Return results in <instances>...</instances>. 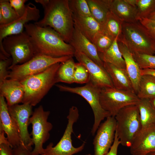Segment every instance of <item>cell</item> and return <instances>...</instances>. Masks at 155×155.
<instances>
[{
  "instance_id": "cb8c5ba5",
  "label": "cell",
  "mask_w": 155,
  "mask_h": 155,
  "mask_svg": "<svg viewBox=\"0 0 155 155\" xmlns=\"http://www.w3.org/2000/svg\"><path fill=\"white\" fill-rule=\"evenodd\" d=\"M137 105L139 112L141 130L155 128V110L149 99H140Z\"/></svg>"
},
{
  "instance_id": "44dd1931",
  "label": "cell",
  "mask_w": 155,
  "mask_h": 155,
  "mask_svg": "<svg viewBox=\"0 0 155 155\" xmlns=\"http://www.w3.org/2000/svg\"><path fill=\"white\" fill-rule=\"evenodd\" d=\"M104 67L109 75L115 88L135 92L125 69L119 68L105 62H104Z\"/></svg>"
},
{
  "instance_id": "5b68a950",
  "label": "cell",
  "mask_w": 155,
  "mask_h": 155,
  "mask_svg": "<svg viewBox=\"0 0 155 155\" xmlns=\"http://www.w3.org/2000/svg\"><path fill=\"white\" fill-rule=\"evenodd\" d=\"M116 121V133L123 146L130 147L142 129L139 112L137 104L126 106L115 117Z\"/></svg>"
},
{
  "instance_id": "7402d4cb",
  "label": "cell",
  "mask_w": 155,
  "mask_h": 155,
  "mask_svg": "<svg viewBox=\"0 0 155 155\" xmlns=\"http://www.w3.org/2000/svg\"><path fill=\"white\" fill-rule=\"evenodd\" d=\"M73 16L74 26L92 43L96 34L103 31L102 26L92 16Z\"/></svg>"
},
{
  "instance_id": "2e32d148",
  "label": "cell",
  "mask_w": 155,
  "mask_h": 155,
  "mask_svg": "<svg viewBox=\"0 0 155 155\" xmlns=\"http://www.w3.org/2000/svg\"><path fill=\"white\" fill-rule=\"evenodd\" d=\"M5 98L0 95V129L7 135V138L12 148L21 144L20 133L18 127L11 117Z\"/></svg>"
},
{
  "instance_id": "836d02e7",
  "label": "cell",
  "mask_w": 155,
  "mask_h": 155,
  "mask_svg": "<svg viewBox=\"0 0 155 155\" xmlns=\"http://www.w3.org/2000/svg\"><path fill=\"white\" fill-rule=\"evenodd\" d=\"M69 1L73 14L83 16H91L86 0H69Z\"/></svg>"
},
{
  "instance_id": "4dcf8cb0",
  "label": "cell",
  "mask_w": 155,
  "mask_h": 155,
  "mask_svg": "<svg viewBox=\"0 0 155 155\" xmlns=\"http://www.w3.org/2000/svg\"><path fill=\"white\" fill-rule=\"evenodd\" d=\"M136 1L138 21L147 18L155 11V0H136Z\"/></svg>"
},
{
  "instance_id": "e0dca14e",
  "label": "cell",
  "mask_w": 155,
  "mask_h": 155,
  "mask_svg": "<svg viewBox=\"0 0 155 155\" xmlns=\"http://www.w3.org/2000/svg\"><path fill=\"white\" fill-rule=\"evenodd\" d=\"M69 44L75 51L83 53L99 66L104 67V62L100 58L95 45L75 26L72 36Z\"/></svg>"
},
{
  "instance_id": "74e56055",
  "label": "cell",
  "mask_w": 155,
  "mask_h": 155,
  "mask_svg": "<svg viewBox=\"0 0 155 155\" xmlns=\"http://www.w3.org/2000/svg\"><path fill=\"white\" fill-rule=\"evenodd\" d=\"M139 22L145 28L155 42V20L146 18L141 20Z\"/></svg>"
},
{
  "instance_id": "5bb4252c",
  "label": "cell",
  "mask_w": 155,
  "mask_h": 155,
  "mask_svg": "<svg viewBox=\"0 0 155 155\" xmlns=\"http://www.w3.org/2000/svg\"><path fill=\"white\" fill-rule=\"evenodd\" d=\"M8 106L9 114L18 128L21 144L32 147L34 145L28 128L30 124V119L33 112V106L28 104L22 103Z\"/></svg>"
},
{
  "instance_id": "7dc6e473",
  "label": "cell",
  "mask_w": 155,
  "mask_h": 155,
  "mask_svg": "<svg viewBox=\"0 0 155 155\" xmlns=\"http://www.w3.org/2000/svg\"><path fill=\"white\" fill-rule=\"evenodd\" d=\"M147 155H155V151L150 152L148 153Z\"/></svg>"
},
{
  "instance_id": "d4e9b609",
  "label": "cell",
  "mask_w": 155,
  "mask_h": 155,
  "mask_svg": "<svg viewBox=\"0 0 155 155\" xmlns=\"http://www.w3.org/2000/svg\"><path fill=\"white\" fill-rule=\"evenodd\" d=\"M91 16L102 26L110 11L112 0H86Z\"/></svg>"
},
{
  "instance_id": "e575fe53",
  "label": "cell",
  "mask_w": 155,
  "mask_h": 155,
  "mask_svg": "<svg viewBox=\"0 0 155 155\" xmlns=\"http://www.w3.org/2000/svg\"><path fill=\"white\" fill-rule=\"evenodd\" d=\"M90 80V75L86 68L80 63H75L73 82L80 84H87Z\"/></svg>"
},
{
  "instance_id": "b9f144b4",
  "label": "cell",
  "mask_w": 155,
  "mask_h": 155,
  "mask_svg": "<svg viewBox=\"0 0 155 155\" xmlns=\"http://www.w3.org/2000/svg\"><path fill=\"white\" fill-rule=\"evenodd\" d=\"M5 133L4 131L0 129V144L4 143L10 146L7 138L5 137Z\"/></svg>"
},
{
  "instance_id": "1f68e13d",
  "label": "cell",
  "mask_w": 155,
  "mask_h": 155,
  "mask_svg": "<svg viewBox=\"0 0 155 155\" xmlns=\"http://www.w3.org/2000/svg\"><path fill=\"white\" fill-rule=\"evenodd\" d=\"M0 12L3 15V24L11 22L19 18L11 5L9 0H0Z\"/></svg>"
},
{
  "instance_id": "ffe728a7",
  "label": "cell",
  "mask_w": 155,
  "mask_h": 155,
  "mask_svg": "<svg viewBox=\"0 0 155 155\" xmlns=\"http://www.w3.org/2000/svg\"><path fill=\"white\" fill-rule=\"evenodd\" d=\"M118 43L125 62L126 69L136 94L141 76V69L135 60L132 53L127 47L122 42L118 41Z\"/></svg>"
},
{
  "instance_id": "603a6c76",
  "label": "cell",
  "mask_w": 155,
  "mask_h": 155,
  "mask_svg": "<svg viewBox=\"0 0 155 155\" xmlns=\"http://www.w3.org/2000/svg\"><path fill=\"white\" fill-rule=\"evenodd\" d=\"M110 10L123 22L132 23L139 21L137 7L129 4L125 0H112Z\"/></svg>"
},
{
  "instance_id": "ee69618b",
  "label": "cell",
  "mask_w": 155,
  "mask_h": 155,
  "mask_svg": "<svg viewBox=\"0 0 155 155\" xmlns=\"http://www.w3.org/2000/svg\"><path fill=\"white\" fill-rule=\"evenodd\" d=\"M129 4L134 6L136 7V0H125Z\"/></svg>"
},
{
  "instance_id": "f1b7e54d",
  "label": "cell",
  "mask_w": 155,
  "mask_h": 155,
  "mask_svg": "<svg viewBox=\"0 0 155 155\" xmlns=\"http://www.w3.org/2000/svg\"><path fill=\"white\" fill-rule=\"evenodd\" d=\"M75 63L73 57L61 63L56 74V82L71 84L73 82V75Z\"/></svg>"
},
{
  "instance_id": "60d3db41",
  "label": "cell",
  "mask_w": 155,
  "mask_h": 155,
  "mask_svg": "<svg viewBox=\"0 0 155 155\" xmlns=\"http://www.w3.org/2000/svg\"><path fill=\"white\" fill-rule=\"evenodd\" d=\"M0 155H13L12 148L8 144H0Z\"/></svg>"
},
{
  "instance_id": "4fadbf2b",
  "label": "cell",
  "mask_w": 155,
  "mask_h": 155,
  "mask_svg": "<svg viewBox=\"0 0 155 155\" xmlns=\"http://www.w3.org/2000/svg\"><path fill=\"white\" fill-rule=\"evenodd\" d=\"M116 125L115 117L112 116L100 123L93 140L94 155H104L109 151L114 142Z\"/></svg>"
},
{
  "instance_id": "277c9868",
  "label": "cell",
  "mask_w": 155,
  "mask_h": 155,
  "mask_svg": "<svg viewBox=\"0 0 155 155\" xmlns=\"http://www.w3.org/2000/svg\"><path fill=\"white\" fill-rule=\"evenodd\" d=\"M117 41L124 44L132 53L155 54V42L139 21L123 22L121 36Z\"/></svg>"
},
{
  "instance_id": "9c48e42d",
  "label": "cell",
  "mask_w": 155,
  "mask_h": 155,
  "mask_svg": "<svg viewBox=\"0 0 155 155\" xmlns=\"http://www.w3.org/2000/svg\"><path fill=\"white\" fill-rule=\"evenodd\" d=\"M99 100L102 108L111 116L115 117L121 109L127 106L137 104L140 99L134 92L114 87L101 89Z\"/></svg>"
},
{
  "instance_id": "ab89813d",
  "label": "cell",
  "mask_w": 155,
  "mask_h": 155,
  "mask_svg": "<svg viewBox=\"0 0 155 155\" xmlns=\"http://www.w3.org/2000/svg\"><path fill=\"white\" fill-rule=\"evenodd\" d=\"M120 144V142L115 132L113 144L109 151L104 155H117L118 148Z\"/></svg>"
},
{
  "instance_id": "8fae6325",
  "label": "cell",
  "mask_w": 155,
  "mask_h": 155,
  "mask_svg": "<svg viewBox=\"0 0 155 155\" xmlns=\"http://www.w3.org/2000/svg\"><path fill=\"white\" fill-rule=\"evenodd\" d=\"M79 117V111L74 106L70 108L67 117L68 123L64 134L58 143L54 146L51 142L44 148L41 155H73L82 151L84 149L85 143L78 147L72 145L71 135L73 132V126Z\"/></svg>"
},
{
  "instance_id": "8992f818",
  "label": "cell",
  "mask_w": 155,
  "mask_h": 155,
  "mask_svg": "<svg viewBox=\"0 0 155 155\" xmlns=\"http://www.w3.org/2000/svg\"><path fill=\"white\" fill-rule=\"evenodd\" d=\"M56 86L60 91L78 94L88 102L92 109L94 116V123L91 131L92 135L95 134L101 122L111 116L108 112L102 108L100 104L99 95L101 88L90 82L81 87H72L60 84Z\"/></svg>"
},
{
  "instance_id": "8d00e7d4",
  "label": "cell",
  "mask_w": 155,
  "mask_h": 155,
  "mask_svg": "<svg viewBox=\"0 0 155 155\" xmlns=\"http://www.w3.org/2000/svg\"><path fill=\"white\" fill-rule=\"evenodd\" d=\"M26 0H9V2L17 15L20 17L23 15L25 11Z\"/></svg>"
},
{
  "instance_id": "c3c4849f",
  "label": "cell",
  "mask_w": 155,
  "mask_h": 155,
  "mask_svg": "<svg viewBox=\"0 0 155 155\" xmlns=\"http://www.w3.org/2000/svg\"><path fill=\"white\" fill-rule=\"evenodd\" d=\"M86 155H91L90 154H86Z\"/></svg>"
},
{
  "instance_id": "6da1fadb",
  "label": "cell",
  "mask_w": 155,
  "mask_h": 155,
  "mask_svg": "<svg viewBox=\"0 0 155 155\" xmlns=\"http://www.w3.org/2000/svg\"><path fill=\"white\" fill-rule=\"evenodd\" d=\"M44 10L42 19L34 23L41 27H50L57 32L66 43L72 36L74 24L69 0H35Z\"/></svg>"
},
{
  "instance_id": "4316f807",
  "label": "cell",
  "mask_w": 155,
  "mask_h": 155,
  "mask_svg": "<svg viewBox=\"0 0 155 155\" xmlns=\"http://www.w3.org/2000/svg\"><path fill=\"white\" fill-rule=\"evenodd\" d=\"M123 22L111 11L108 13L105 21L102 25L103 31L113 38H120Z\"/></svg>"
},
{
  "instance_id": "83f0119b",
  "label": "cell",
  "mask_w": 155,
  "mask_h": 155,
  "mask_svg": "<svg viewBox=\"0 0 155 155\" xmlns=\"http://www.w3.org/2000/svg\"><path fill=\"white\" fill-rule=\"evenodd\" d=\"M140 99H150L155 97V77L150 75H142L136 94Z\"/></svg>"
},
{
  "instance_id": "7c38bea8",
  "label": "cell",
  "mask_w": 155,
  "mask_h": 155,
  "mask_svg": "<svg viewBox=\"0 0 155 155\" xmlns=\"http://www.w3.org/2000/svg\"><path fill=\"white\" fill-rule=\"evenodd\" d=\"M40 17L39 9L34 4L29 3L26 5L25 11L23 16L11 22L0 25V53L3 54L6 53L2 44L5 38L22 32L25 24L30 21H38Z\"/></svg>"
},
{
  "instance_id": "d590c367",
  "label": "cell",
  "mask_w": 155,
  "mask_h": 155,
  "mask_svg": "<svg viewBox=\"0 0 155 155\" xmlns=\"http://www.w3.org/2000/svg\"><path fill=\"white\" fill-rule=\"evenodd\" d=\"M12 62L11 58L0 59V84L9 77V71L8 67Z\"/></svg>"
},
{
  "instance_id": "9a60e30c",
  "label": "cell",
  "mask_w": 155,
  "mask_h": 155,
  "mask_svg": "<svg viewBox=\"0 0 155 155\" xmlns=\"http://www.w3.org/2000/svg\"><path fill=\"white\" fill-rule=\"evenodd\" d=\"M74 56L88 70L90 81L101 89L114 87L111 79L104 67H101L83 53L75 51Z\"/></svg>"
},
{
  "instance_id": "7bdbcfd3",
  "label": "cell",
  "mask_w": 155,
  "mask_h": 155,
  "mask_svg": "<svg viewBox=\"0 0 155 155\" xmlns=\"http://www.w3.org/2000/svg\"><path fill=\"white\" fill-rule=\"evenodd\" d=\"M141 75H150L155 77V69H141Z\"/></svg>"
},
{
  "instance_id": "52a82bcc",
  "label": "cell",
  "mask_w": 155,
  "mask_h": 155,
  "mask_svg": "<svg viewBox=\"0 0 155 155\" xmlns=\"http://www.w3.org/2000/svg\"><path fill=\"white\" fill-rule=\"evenodd\" d=\"M2 44L4 50L12 59L8 70L26 62L37 54L30 37L25 31L5 38Z\"/></svg>"
},
{
  "instance_id": "bcb514c9",
  "label": "cell",
  "mask_w": 155,
  "mask_h": 155,
  "mask_svg": "<svg viewBox=\"0 0 155 155\" xmlns=\"http://www.w3.org/2000/svg\"><path fill=\"white\" fill-rule=\"evenodd\" d=\"M149 100L151 104L155 110V97Z\"/></svg>"
},
{
  "instance_id": "d6a6232c",
  "label": "cell",
  "mask_w": 155,
  "mask_h": 155,
  "mask_svg": "<svg viewBox=\"0 0 155 155\" xmlns=\"http://www.w3.org/2000/svg\"><path fill=\"white\" fill-rule=\"evenodd\" d=\"M133 57L141 69H155V55L146 54L132 53Z\"/></svg>"
},
{
  "instance_id": "30bf717a",
  "label": "cell",
  "mask_w": 155,
  "mask_h": 155,
  "mask_svg": "<svg viewBox=\"0 0 155 155\" xmlns=\"http://www.w3.org/2000/svg\"><path fill=\"white\" fill-rule=\"evenodd\" d=\"M50 111H45L40 105L35 109L30 119V124L32 125L30 134L34 148L32 155L40 154L44 148L43 145L49 139L50 132L53 126L48 121Z\"/></svg>"
},
{
  "instance_id": "f546056e",
  "label": "cell",
  "mask_w": 155,
  "mask_h": 155,
  "mask_svg": "<svg viewBox=\"0 0 155 155\" xmlns=\"http://www.w3.org/2000/svg\"><path fill=\"white\" fill-rule=\"evenodd\" d=\"M115 39L106 33L102 31L96 34L92 43L96 47L98 53H102L111 46Z\"/></svg>"
},
{
  "instance_id": "ac0fdd59",
  "label": "cell",
  "mask_w": 155,
  "mask_h": 155,
  "mask_svg": "<svg viewBox=\"0 0 155 155\" xmlns=\"http://www.w3.org/2000/svg\"><path fill=\"white\" fill-rule=\"evenodd\" d=\"M130 148L132 155H147L155 151V128L141 130Z\"/></svg>"
},
{
  "instance_id": "f35d334b",
  "label": "cell",
  "mask_w": 155,
  "mask_h": 155,
  "mask_svg": "<svg viewBox=\"0 0 155 155\" xmlns=\"http://www.w3.org/2000/svg\"><path fill=\"white\" fill-rule=\"evenodd\" d=\"M32 147L26 146L21 144L12 148L13 155H32Z\"/></svg>"
},
{
  "instance_id": "d6986e66",
  "label": "cell",
  "mask_w": 155,
  "mask_h": 155,
  "mask_svg": "<svg viewBox=\"0 0 155 155\" xmlns=\"http://www.w3.org/2000/svg\"><path fill=\"white\" fill-rule=\"evenodd\" d=\"M0 95L5 98L8 106L22 102L24 90L20 81L9 79L0 84Z\"/></svg>"
},
{
  "instance_id": "ba28073f",
  "label": "cell",
  "mask_w": 155,
  "mask_h": 155,
  "mask_svg": "<svg viewBox=\"0 0 155 155\" xmlns=\"http://www.w3.org/2000/svg\"><path fill=\"white\" fill-rule=\"evenodd\" d=\"M72 56L55 58L37 53L26 62L14 66L9 70L8 78L21 81L24 79L41 73L56 63L66 61Z\"/></svg>"
},
{
  "instance_id": "3957f363",
  "label": "cell",
  "mask_w": 155,
  "mask_h": 155,
  "mask_svg": "<svg viewBox=\"0 0 155 155\" xmlns=\"http://www.w3.org/2000/svg\"><path fill=\"white\" fill-rule=\"evenodd\" d=\"M60 63L53 65L44 71L20 81L24 90L22 103L34 106L39 103L57 83L56 74Z\"/></svg>"
},
{
  "instance_id": "7a4b0ae2",
  "label": "cell",
  "mask_w": 155,
  "mask_h": 155,
  "mask_svg": "<svg viewBox=\"0 0 155 155\" xmlns=\"http://www.w3.org/2000/svg\"><path fill=\"white\" fill-rule=\"evenodd\" d=\"M24 28L30 37L37 54L55 58L74 56V49L51 28L30 23L25 24Z\"/></svg>"
},
{
  "instance_id": "484cf974",
  "label": "cell",
  "mask_w": 155,
  "mask_h": 155,
  "mask_svg": "<svg viewBox=\"0 0 155 155\" xmlns=\"http://www.w3.org/2000/svg\"><path fill=\"white\" fill-rule=\"evenodd\" d=\"M117 39V38L115 39L113 44L108 49L103 53H98V55L104 62L126 69L125 62L119 47Z\"/></svg>"
},
{
  "instance_id": "f6af8a7d",
  "label": "cell",
  "mask_w": 155,
  "mask_h": 155,
  "mask_svg": "<svg viewBox=\"0 0 155 155\" xmlns=\"http://www.w3.org/2000/svg\"><path fill=\"white\" fill-rule=\"evenodd\" d=\"M147 18L155 20V11L151 13Z\"/></svg>"
}]
</instances>
